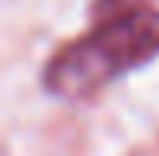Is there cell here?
<instances>
[{
	"label": "cell",
	"mask_w": 159,
	"mask_h": 156,
	"mask_svg": "<svg viewBox=\"0 0 159 156\" xmlns=\"http://www.w3.org/2000/svg\"><path fill=\"white\" fill-rule=\"evenodd\" d=\"M159 55V13L136 7L68 42L46 65V88L65 101H84L130 68Z\"/></svg>",
	"instance_id": "1"
}]
</instances>
